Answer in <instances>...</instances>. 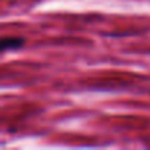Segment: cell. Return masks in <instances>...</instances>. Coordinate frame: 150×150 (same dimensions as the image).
<instances>
[{
  "label": "cell",
  "mask_w": 150,
  "mask_h": 150,
  "mask_svg": "<svg viewBox=\"0 0 150 150\" xmlns=\"http://www.w3.org/2000/svg\"><path fill=\"white\" fill-rule=\"evenodd\" d=\"M25 46V38L22 37H3L0 40V50L8 52V50H18Z\"/></svg>",
  "instance_id": "6da1fadb"
}]
</instances>
